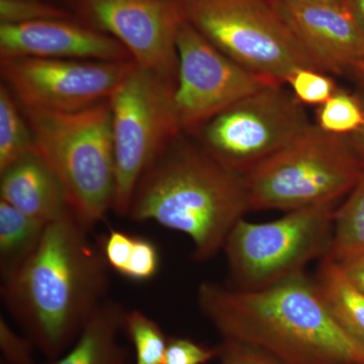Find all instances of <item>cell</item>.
Here are the masks:
<instances>
[{
    "instance_id": "20",
    "label": "cell",
    "mask_w": 364,
    "mask_h": 364,
    "mask_svg": "<svg viewBox=\"0 0 364 364\" xmlns=\"http://www.w3.org/2000/svg\"><path fill=\"white\" fill-rule=\"evenodd\" d=\"M36 150L35 139L18 100L0 86V171Z\"/></svg>"
},
{
    "instance_id": "37",
    "label": "cell",
    "mask_w": 364,
    "mask_h": 364,
    "mask_svg": "<svg viewBox=\"0 0 364 364\" xmlns=\"http://www.w3.org/2000/svg\"><path fill=\"white\" fill-rule=\"evenodd\" d=\"M72 1H73V0H72Z\"/></svg>"
},
{
    "instance_id": "25",
    "label": "cell",
    "mask_w": 364,
    "mask_h": 364,
    "mask_svg": "<svg viewBox=\"0 0 364 364\" xmlns=\"http://www.w3.org/2000/svg\"><path fill=\"white\" fill-rule=\"evenodd\" d=\"M159 263V252L155 244L147 239L136 237L123 277L135 282H146L156 275Z\"/></svg>"
},
{
    "instance_id": "21",
    "label": "cell",
    "mask_w": 364,
    "mask_h": 364,
    "mask_svg": "<svg viewBox=\"0 0 364 364\" xmlns=\"http://www.w3.org/2000/svg\"><path fill=\"white\" fill-rule=\"evenodd\" d=\"M363 122V109L358 93L339 87L331 98L318 105L316 112V126L333 135H351Z\"/></svg>"
},
{
    "instance_id": "35",
    "label": "cell",
    "mask_w": 364,
    "mask_h": 364,
    "mask_svg": "<svg viewBox=\"0 0 364 364\" xmlns=\"http://www.w3.org/2000/svg\"><path fill=\"white\" fill-rule=\"evenodd\" d=\"M168 1L176 2L178 4H188V2L196 1V0H168Z\"/></svg>"
},
{
    "instance_id": "14",
    "label": "cell",
    "mask_w": 364,
    "mask_h": 364,
    "mask_svg": "<svg viewBox=\"0 0 364 364\" xmlns=\"http://www.w3.org/2000/svg\"><path fill=\"white\" fill-rule=\"evenodd\" d=\"M129 61L130 53L107 33L73 20L0 23V58Z\"/></svg>"
},
{
    "instance_id": "11",
    "label": "cell",
    "mask_w": 364,
    "mask_h": 364,
    "mask_svg": "<svg viewBox=\"0 0 364 364\" xmlns=\"http://www.w3.org/2000/svg\"><path fill=\"white\" fill-rule=\"evenodd\" d=\"M177 53L174 102L186 135H195L228 107L273 85L223 54L184 18L177 33Z\"/></svg>"
},
{
    "instance_id": "7",
    "label": "cell",
    "mask_w": 364,
    "mask_h": 364,
    "mask_svg": "<svg viewBox=\"0 0 364 364\" xmlns=\"http://www.w3.org/2000/svg\"><path fill=\"white\" fill-rule=\"evenodd\" d=\"M336 203L287 212L267 223H237L225 242L236 289L255 291L305 270L331 250Z\"/></svg>"
},
{
    "instance_id": "5",
    "label": "cell",
    "mask_w": 364,
    "mask_h": 364,
    "mask_svg": "<svg viewBox=\"0 0 364 364\" xmlns=\"http://www.w3.org/2000/svg\"><path fill=\"white\" fill-rule=\"evenodd\" d=\"M364 171V158L347 136L316 124L244 176L251 210L282 212L336 203Z\"/></svg>"
},
{
    "instance_id": "4",
    "label": "cell",
    "mask_w": 364,
    "mask_h": 364,
    "mask_svg": "<svg viewBox=\"0 0 364 364\" xmlns=\"http://www.w3.org/2000/svg\"><path fill=\"white\" fill-rule=\"evenodd\" d=\"M23 112L36 150L61 182L76 221L90 232L114 210L116 198L109 100L74 112Z\"/></svg>"
},
{
    "instance_id": "1",
    "label": "cell",
    "mask_w": 364,
    "mask_h": 364,
    "mask_svg": "<svg viewBox=\"0 0 364 364\" xmlns=\"http://www.w3.org/2000/svg\"><path fill=\"white\" fill-rule=\"evenodd\" d=\"M198 303L223 339L280 363L364 364V345L339 324L306 270L255 291L203 282Z\"/></svg>"
},
{
    "instance_id": "28",
    "label": "cell",
    "mask_w": 364,
    "mask_h": 364,
    "mask_svg": "<svg viewBox=\"0 0 364 364\" xmlns=\"http://www.w3.org/2000/svg\"><path fill=\"white\" fill-rule=\"evenodd\" d=\"M136 236L112 229L102 244V250L109 267L123 275L130 260Z\"/></svg>"
},
{
    "instance_id": "19",
    "label": "cell",
    "mask_w": 364,
    "mask_h": 364,
    "mask_svg": "<svg viewBox=\"0 0 364 364\" xmlns=\"http://www.w3.org/2000/svg\"><path fill=\"white\" fill-rule=\"evenodd\" d=\"M364 254V171L346 200L335 210L331 250L337 262Z\"/></svg>"
},
{
    "instance_id": "26",
    "label": "cell",
    "mask_w": 364,
    "mask_h": 364,
    "mask_svg": "<svg viewBox=\"0 0 364 364\" xmlns=\"http://www.w3.org/2000/svg\"><path fill=\"white\" fill-rule=\"evenodd\" d=\"M35 349L32 340L14 332L6 318L0 317V350L4 364H35Z\"/></svg>"
},
{
    "instance_id": "15",
    "label": "cell",
    "mask_w": 364,
    "mask_h": 364,
    "mask_svg": "<svg viewBox=\"0 0 364 364\" xmlns=\"http://www.w3.org/2000/svg\"><path fill=\"white\" fill-rule=\"evenodd\" d=\"M0 174V198L23 214L46 224L70 214L61 182L37 150Z\"/></svg>"
},
{
    "instance_id": "34",
    "label": "cell",
    "mask_w": 364,
    "mask_h": 364,
    "mask_svg": "<svg viewBox=\"0 0 364 364\" xmlns=\"http://www.w3.org/2000/svg\"><path fill=\"white\" fill-rule=\"evenodd\" d=\"M269 1L275 4H298V2L336 1V0H269Z\"/></svg>"
},
{
    "instance_id": "17",
    "label": "cell",
    "mask_w": 364,
    "mask_h": 364,
    "mask_svg": "<svg viewBox=\"0 0 364 364\" xmlns=\"http://www.w3.org/2000/svg\"><path fill=\"white\" fill-rule=\"evenodd\" d=\"M315 280L339 324L364 345V294L351 284L341 267L329 256L320 260Z\"/></svg>"
},
{
    "instance_id": "12",
    "label": "cell",
    "mask_w": 364,
    "mask_h": 364,
    "mask_svg": "<svg viewBox=\"0 0 364 364\" xmlns=\"http://www.w3.org/2000/svg\"><path fill=\"white\" fill-rule=\"evenodd\" d=\"M85 25L107 33L136 65L177 81V33L183 16L168 0H73Z\"/></svg>"
},
{
    "instance_id": "18",
    "label": "cell",
    "mask_w": 364,
    "mask_h": 364,
    "mask_svg": "<svg viewBox=\"0 0 364 364\" xmlns=\"http://www.w3.org/2000/svg\"><path fill=\"white\" fill-rule=\"evenodd\" d=\"M49 224L23 214L0 200V273L1 280L23 267L39 247Z\"/></svg>"
},
{
    "instance_id": "36",
    "label": "cell",
    "mask_w": 364,
    "mask_h": 364,
    "mask_svg": "<svg viewBox=\"0 0 364 364\" xmlns=\"http://www.w3.org/2000/svg\"><path fill=\"white\" fill-rule=\"evenodd\" d=\"M1 364H4V363H1Z\"/></svg>"
},
{
    "instance_id": "31",
    "label": "cell",
    "mask_w": 364,
    "mask_h": 364,
    "mask_svg": "<svg viewBox=\"0 0 364 364\" xmlns=\"http://www.w3.org/2000/svg\"><path fill=\"white\" fill-rule=\"evenodd\" d=\"M358 95L359 100H360L361 105H363L364 114V90L361 92H358ZM347 136H348L349 141H350L353 147L355 148V150L364 158V122L363 126L355 133Z\"/></svg>"
},
{
    "instance_id": "27",
    "label": "cell",
    "mask_w": 364,
    "mask_h": 364,
    "mask_svg": "<svg viewBox=\"0 0 364 364\" xmlns=\"http://www.w3.org/2000/svg\"><path fill=\"white\" fill-rule=\"evenodd\" d=\"M217 347L208 348L188 338H168L162 364H205L218 358Z\"/></svg>"
},
{
    "instance_id": "13",
    "label": "cell",
    "mask_w": 364,
    "mask_h": 364,
    "mask_svg": "<svg viewBox=\"0 0 364 364\" xmlns=\"http://www.w3.org/2000/svg\"><path fill=\"white\" fill-rule=\"evenodd\" d=\"M318 71L342 75L364 60V35L344 0L272 2Z\"/></svg>"
},
{
    "instance_id": "30",
    "label": "cell",
    "mask_w": 364,
    "mask_h": 364,
    "mask_svg": "<svg viewBox=\"0 0 364 364\" xmlns=\"http://www.w3.org/2000/svg\"><path fill=\"white\" fill-rule=\"evenodd\" d=\"M337 263L351 284L364 294V254Z\"/></svg>"
},
{
    "instance_id": "2",
    "label": "cell",
    "mask_w": 364,
    "mask_h": 364,
    "mask_svg": "<svg viewBox=\"0 0 364 364\" xmlns=\"http://www.w3.org/2000/svg\"><path fill=\"white\" fill-rule=\"evenodd\" d=\"M70 213L48 225L39 247L1 280L7 310L48 359L73 345L105 301L109 264Z\"/></svg>"
},
{
    "instance_id": "29",
    "label": "cell",
    "mask_w": 364,
    "mask_h": 364,
    "mask_svg": "<svg viewBox=\"0 0 364 364\" xmlns=\"http://www.w3.org/2000/svg\"><path fill=\"white\" fill-rule=\"evenodd\" d=\"M218 349L221 364H284L259 349L232 340L223 339Z\"/></svg>"
},
{
    "instance_id": "3",
    "label": "cell",
    "mask_w": 364,
    "mask_h": 364,
    "mask_svg": "<svg viewBox=\"0 0 364 364\" xmlns=\"http://www.w3.org/2000/svg\"><path fill=\"white\" fill-rule=\"evenodd\" d=\"M188 136L179 134L146 170L127 218L186 235L193 258L205 261L223 250L251 207L244 177L223 167Z\"/></svg>"
},
{
    "instance_id": "10",
    "label": "cell",
    "mask_w": 364,
    "mask_h": 364,
    "mask_svg": "<svg viewBox=\"0 0 364 364\" xmlns=\"http://www.w3.org/2000/svg\"><path fill=\"white\" fill-rule=\"evenodd\" d=\"M135 65L133 60L0 58L4 85L31 111L74 112L109 100Z\"/></svg>"
},
{
    "instance_id": "8",
    "label": "cell",
    "mask_w": 364,
    "mask_h": 364,
    "mask_svg": "<svg viewBox=\"0 0 364 364\" xmlns=\"http://www.w3.org/2000/svg\"><path fill=\"white\" fill-rule=\"evenodd\" d=\"M176 81L136 65L109 102L116 163L114 212L128 217L132 198L150 165L181 134Z\"/></svg>"
},
{
    "instance_id": "23",
    "label": "cell",
    "mask_w": 364,
    "mask_h": 364,
    "mask_svg": "<svg viewBox=\"0 0 364 364\" xmlns=\"http://www.w3.org/2000/svg\"><path fill=\"white\" fill-rule=\"evenodd\" d=\"M287 85H289L291 92L301 105L316 107L324 104L338 90L329 74L312 68L294 71Z\"/></svg>"
},
{
    "instance_id": "33",
    "label": "cell",
    "mask_w": 364,
    "mask_h": 364,
    "mask_svg": "<svg viewBox=\"0 0 364 364\" xmlns=\"http://www.w3.org/2000/svg\"><path fill=\"white\" fill-rule=\"evenodd\" d=\"M350 73L358 80L359 85L363 86L364 90V60L352 69Z\"/></svg>"
},
{
    "instance_id": "9",
    "label": "cell",
    "mask_w": 364,
    "mask_h": 364,
    "mask_svg": "<svg viewBox=\"0 0 364 364\" xmlns=\"http://www.w3.org/2000/svg\"><path fill=\"white\" fill-rule=\"evenodd\" d=\"M284 86L255 91L191 136L223 167L247 176L312 127L305 105Z\"/></svg>"
},
{
    "instance_id": "16",
    "label": "cell",
    "mask_w": 364,
    "mask_h": 364,
    "mask_svg": "<svg viewBox=\"0 0 364 364\" xmlns=\"http://www.w3.org/2000/svg\"><path fill=\"white\" fill-rule=\"evenodd\" d=\"M126 314L119 303L105 299L70 348L43 364H128L126 350L117 342Z\"/></svg>"
},
{
    "instance_id": "32",
    "label": "cell",
    "mask_w": 364,
    "mask_h": 364,
    "mask_svg": "<svg viewBox=\"0 0 364 364\" xmlns=\"http://www.w3.org/2000/svg\"><path fill=\"white\" fill-rule=\"evenodd\" d=\"M364 35V0H344Z\"/></svg>"
},
{
    "instance_id": "24",
    "label": "cell",
    "mask_w": 364,
    "mask_h": 364,
    "mask_svg": "<svg viewBox=\"0 0 364 364\" xmlns=\"http://www.w3.org/2000/svg\"><path fill=\"white\" fill-rule=\"evenodd\" d=\"M46 20H73V16L43 0H0V23L16 25Z\"/></svg>"
},
{
    "instance_id": "22",
    "label": "cell",
    "mask_w": 364,
    "mask_h": 364,
    "mask_svg": "<svg viewBox=\"0 0 364 364\" xmlns=\"http://www.w3.org/2000/svg\"><path fill=\"white\" fill-rule=\"evenodd\" d=\"M124 330L135 347V364L163 363L168 338L155 321L140 311L127 312Z\"/></svg>"
},
{
    "instance_id": "6",
    "label": "cell",
    "mask_w": 364,
    "mask_h": 364,
    "mask_svg": "<svg viewBox=\"0 0 364 364\" xmlns=\"http://www.w3.org/2000/svg\"><path fill=\"white\" fill-rule=\"evenodd\" d=\"M182 16L223 54L273 85L317 67L269 0H196Z\"/></svg>"
}]
</instances>
